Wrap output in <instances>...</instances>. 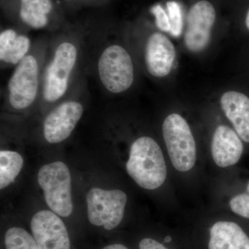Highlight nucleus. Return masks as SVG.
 <instances>
[{"label": "nucleus", "mask_w": 249, "mask_h": 249, "mask_svg": "<svg viewBox=\"0 0 249 249\" xmlns=\"http://www.w3.org/2000/svg\"><path fill=\"white\" fill-rule=\"evenodd\" d=\"M80 56L78 40L65 37L53 47L44 66L40 96L48 105L58 102L68 92Z\"/></svg>", "instance_id": "1"}, {"label": "nucleus", "mask_w": 249, "mask_h": 249, "mask_svg": "<svg viewBox=\"0 0 249 249\" xmlns=\"http://www.w3.org/2000/svg\"><path fill=\"white\" fill-rule=\"evenodd\" d=\"M124 168L134 182L146 191L160 189L168 178L163 150L149 136H141L131 142Z\"/></svg>", "instance_id": "2"}, {"label": "nucleus", "mask_w": 249, "mask_h": 249, "mask_svg": "<svg viewBox=\"0 0 249 249\" xmlns=\"http://www.w3.org/2000/svg\"><path fill=\"white\" fill-rule=\"evenodd\" d=\"M40 51L31 50L15 67L6 88V101L13 110L22 111L32 107L40 96L45 61Z\"/></svg>", "instance_id": "3"}, {"label": "nucleus", "mask_w": 249, "mask_h": 249, "mask_svg": "<svg viewBox=\"0 0 249 249\" xmlns=\"http://www.w3.org/2000/svg\"><path fill=\"white\" fill-rule=\"evenodd\" d=\"M162 134L174 169L182 174L194 169L197 163V146L186 119L178 113L167 116L162 124Z\"/></svg>", "instance_id": "4"}, {"label": "nucleus", "mask_w": 249, "mask_h": 249, "mask_svg": "<svg viewBox=\"0 0 249 249\" xmlns=\"http://www.w3.org/2000/svg\"><path fill=\"white\" fill-rule=\"evenodd\" d=\"M37 181L49 209L60 217H70L73 211V201L68 165L61 160L46 163L37 173Z\"/></svg>", "instance_id": "5"}, {"label": "nucleus", "mask_w": 249, "mask_h": 249, "mask_svg": "<svg viewBox=\"0 0 249 249\" xmlns=\"http://www.w3.org/2000/svg\"><path fill=\"white\" fill-rule=\"evenodd\" d=\"M97 72L103 88L114 94L127 91L134 83L132 57L119 44L111 43L104 47L98 57Z\"/></svg>", "instance_id": "6"}, {"label": "nucleus", "mask_w": 249, "mask_h": 249, "mask_svg": "<svg viewBox=\"0 0 249 249\" xmlns=\"http://www.w3.org/2000/svg\"><path fill=\"white\" fill-rule=\"evenodd\" d=\"M85 201L90 224L111 231L122 222L128 197L122 190L93 187L87 193Z\"/></svg>", "instance_id": "7"}, {"label": "nucleus", "mask_w": 249, "mask_h": 249, "mask_svg": "<svg viewBox=\"0 0 249 249\" xmlns=\"http://www.w3.org/2000/svg\"><path fill=\"white\" fill-rule=\"evenodd\" d=\"M85 108L76 99L63 101L49 111L42 124V134L46 142L58 144L71 136L83 117Z\"/></svg>", "instance_id": "8"}, {"label": "nucleus", "mask_w": 249, "mask_h": 249, "mask_svg": "<svg viewBox=\"0 0 249 249\" xmlns=\"http://www.w3.org/2000/svg\"><path fill=\"white\" fill-rule=\"evenodd\" d=\"M31 230L39 249H71L66 225L51 210H41L31 220Z\"/></svg>", "instance_id": "9"}, {"label": "nucleus", "mask_w": 249, "mask_h": 249, "mask_svg": "<svg viewBox=\"0 0 249 249\" xmlns=\"http://www.w3.org/2000/svg\"><path fill=\"white\" fill-rule=\"evenodd\" d=\"M215 18V10L209 1L202 0L192 6L184 35L185 45L190 52L199 53L207 47Z\"/></svg>", "instance_id": "10"}, {"label": "nucleus", "mask_w": 249, "mask_h": 249, "mask_svg": "<svg viewBox=\"0 0 249 249\" xmlns=\"http://www.w3.org/2000/svg\"><path fill=\"white\" fill-rule=\"evenodd\" d=\"M244 152L243 141L235 129L221 124L214 129L211 143V156L214 164L220 168L234 166Z\"/></svg>", "instance_id": "11"}, {"label": "nucleus", "mask_w": 249, "mask_h": 249, "mask_svg": "<svg viewBox=\"0 0 249 249\" xmlns=\"http://www.w3.org/2000/svg\"><path fill=\"white\" fill-rule=\"evenodd\" d=\"M176 51L171 41L161 33H154L147 37L145 46V63L151 76L163 78L171 71Z\"/></svg>", "instance_id": "12"}, {"label": "nucleus", "mask_w": 249, "mask_h": 249, "mask_svg": "<svg viewBox=\"0 0 249 249\" xmlns=\"http://www.w3.org/2000/svg\"><path fill=\"white\" fill-rule=\"evenodd\" d=\"M220 106L239 137L243 142L249 143L248 96L238 91H227L221 97Z\"/></svg>", "instance_id": "13"}, {"label": "nucleus", "mask_w": 249, "mask_h": 249, "mask_svg": "<svg viewBox=\"0 0 249 249\" xmlns=\"http://www.w3.org/2000/svg\"><path fill=\"white\" fill-rule=\"evenodd\" d=\"M209 249H249V237L237 223L217 221L210 229Z\"/></svg>", "instance_id": "14"}, {"label": "nucleus", "mask_w": 249, "mask_h": 249, "mask_svg": "<svg viewBox=\"0 0 249 249\" xmlns=\"http://www.w3.org/2000/svg\"><path fill=\"white\" fill-rule=\"evenodd\" d=\"M32 50L30 37L12 29L0 34V62L1 67H16Z\"/></svg>", "instance_id": "15"}, {"label": "nucleus", "mask_w": 249, "mask_h": 249, "mask_svg": "<svg viewBox=\"0 0 249 249\" xmlns=\"http://www.w3.org/2000/svg\"><path fill=\"white\" fill-rule=\"evenodd\" d=\"M52 9V0H20L19 18L31 29H44L48 25Z\"/></svg>", "instance_id": "16"}, {"label": "nucleus", "mask_w": 249, "mask_h": 249, "mask_svg": "<svg viewBox=\"0 0 249 249\" xmlns=\"http://www.w3.org/2000/svg\"><path fill=\"white\" fill-rule=\"evenodd\" d=\"M24 160L19 152L10 150L0 151V189L14 182L22 171Z\"/></svg>", "instance_id": "17"}, {"label": "nucleus", "mask_w": 249, "mask_h": 249, "mask_svg": "<svg viewBox=\"0 0 249 249\" xmlns=\"http://www.w3.org/2000/svg\"><path fill=\"white\" fill-rule=\"evenodd\" d=\"M6 249H39L34 236L23 228H9L4 235Z\"/></svg>", "instance_id": "18"}, {"label": "nucleus", "mask_w": 249, "mask_h": 249, "mask_svg": "<svg viewBox=\"0 0 249 249\" xmlns=\"http://www.w3.org/2000/svg\"><path fill=\"white\" fill-rule=\"evenodd\" d=\"M228 206L232 213L249 219V181L245 191L236 193L229 198Z\"/></svg>", "instance_id": "19"}, {"label": "nucleus", "mask_w": 249, "mask_h": 249, "mask_svg": "<svg viewBox=\"0 0 249 249\" xmlns=\"http://www.w3.org/2000/svg\"><path fill=\"white\" fill-rule=\"evenodd\" d=\"M168 17H169L170 27V34L174 37H178L182 31V16L179 4L175 1H168L167 3Z\"/></svg>", "instance_id": "20"}, {"label": "nucleus", "mask_w": 249, "mask_h": 249, "mask_svg": "<svg viewBox=\"0 0 249 249\" xmlns=\"http://www.w3.org/2000/svg\"><path fill=\"white\" fill-rule=\"evenodd\" d=\"M151 13L155 16L156 24L160 31L170 33L171 30L168 15L165 13L160 4L155 5L152 8Z\"/></svg>", "instance_id": "21"}, {"label": "nucleus", "mask_w": 249, "mask_h": 249, "mask_svg": "<svg viewBox=\"0 0 249 249\" xmlns=\"http://www.w3.org/2000/svg\"><path fill=\"white\" fill-rule=\"evenodd\" d=\"M139 249H168L163 244L152 238L142 239L139 245Z\"/></svg>", "instance_id": "22"}, {"label": "nucleus", "mask_w": 249, "mask_h": 249, "mask_svg": "<svg viewBox=\"0 0 249 249\" xmlns=\"http://www.w3.org/2000/svg\"><path fill=\"white\" fill-rule=\"evenodd\" d=\"M103 249H128L127 247L121 244H112L106 246Z\"/></svg>", "instance_id": "23"}, {"label": "nucleus", "mask_w": 249, "mask_h": 249, "mask_svg": "<svg viewBox=\"0 0 249 249\" xmlns=\"http://www.w3.org/2000/svg\"><path fill=\"white\" fill-rule=\"evenodd\" d=\"M246 25H247V29L249 30V10L247 13V18H246Z\"/></svg>", "instance_id": "24"}]
</instances>
